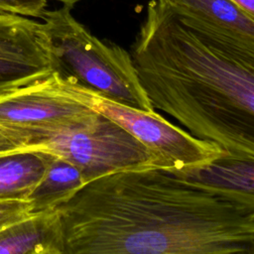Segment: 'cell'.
Instances as JSON below:
<instances>
[{
  "label": "cell",
  "mask_w": 254,
  "mask_h": 254,
  "mask_svg": "<svg viewBox=\"0 0 254 254\" xmlns=\"http://www.w3.org/2000/svg\"><path fill=\"white\" fill-rule=\"evenodd\" d=\"M24 150V147L12 129L0 125V153Z\"/></svg>",
  "instance_id": "cell-14"
},
{
  "label": "cell",
  "mask_w": 254,
  "mask_h": 254,
  "mask_svg": "<svg viewBox=\"0 0 254 254\" xmlns=\"http://www.w3.org/2000/svg\"><path fill=\"white\" fill-rule=\"evenodd\" d=\"M98 115L55 72L0 97V125L7 127L72 128L88 124Z\"/></svg>",
  "instance_id": "cell-6"
},
{
  "label": "cell",
  "mask_w": 254,
  "mask_h": 254,
  "mask_svg": "<svg viewBox=\"0 0 254 254\" xmlns=\"http://www.w3.org/2000/svg\"><path fill=\"white\" fill-rule=\"evenodd\" d=\"M10 128L24 150L41 151L74 165L85 183L121 170L153 168L147 148L101 114L86 125L72 128Z\"/></svg>",
  "instance_id": "cell-4"
},
{
  "label": "cell",
  "mask_w": 254,
  "mask_h": 254,
  "mask_svg": "<svg viewBox=\"0 0 254 254\" xmlns=\"http://www.w3.org/2000/svg\"><path fill=\"white\" fill-rule=\"evenodd\" d=\"M38 254H62L60 249L55 245L54 242L47 244Z\"/></svg>",
  "instance_id": "cell-16"
},
{
  "label": "cell",
  "mask_w": 254,
  "mask_h": 254,
  "mask_svg": "<svg viewBox=\"0 0 254 254\" xmlns=\"http://www.w3.org/2000/svg\"><path fill=\"white\" fill-rule=\"evenodd\" d=\"M51 159L52 155L36 150L0 153V201L27 200Z\"/></svg>",
  "instance_id": "cell-9"
},
{
  "label": "cell",
  "mask_w": 254,
  "mask_h": 254,
  "mask_svg": "<svg viewBox=\"0 0 254 254\" xmlns=\"http://www.w3.org/2000/svg\"><path fill=\"white\" fill-rule=\"evenodd\" d=\"M56 239L52 209L18 221L0 231V254H38Z\"/></svg>",
  "instance_id": "cell-10"
},
{
  "label": "cell",
  "mask_w": 254,
  "mask_h": 254,
  "mask_svg": "<svg viewBox=\"0 0 254 254\" xmlns=\"http://www.w3.org/2000/svg\"><path fill=\"white\" fill-rule=\"evenodd\" d=\"M53 1H57L63 4V6H67V7H73L76 3L82 1V0H53Z\"/></svg>",
  "instance_id": "cell-17"
},
{
  "label": "cell",
  "mask_w": 254,
  "mask_h": 254,
  "mask_svg": "<svg viewBox=\"0 0 254 254\" xmlns=\"http://www.w3.org/2000/svg\"><path fill=\"white\" fill-rule=\"evenodd\" d=\"M248 15L254 17V0H231Z\"/></svg>",
  "instance_id": "cell-15"
},
{
  "label": "cell",
  "mask_w": 254,
  "mask_h": 254,
  "mask_svg": "<svg viewBox=\"0 0 254 254\" xmlns=\"http://www.w3.org/2000/svg\"><path fill=\"white\" fill-rule=\"evenodd\" d=\"M52 72L50 41L42 23L0 13V97Z\"/></svg>",
  "instance_id": "cell-8"
},
{
  "label": "cell",
  "mask_w": 254,
  "mask_h": 254,
  "mask_svg": "<svg viewBox=\"0 0 254 254\" xmlns=\"http://www.w3.org/2000/svg\"><path fill=\"white\" fill-rule=\"evenodd\" d=\"M130 55L154 110L218 146L225 159L254 162V64L205 42L156 0Z\"/></svg>",
  "instance_id": "cell-2"
},
{
  "label": "cell",
  "mask_w": 254,
  "mask_h": 254,
  "mask_svg": "<svg viewBox=\"0 0 254 254\" xmlns=\"http://www.w3.org/2000/svg\"><path fill=\"white\" fill-rule=\"evenodd\" d=\"M33 215L35 214L32 213L28 200H2L0 201V231Z\"/></svg>",
  "instance_id": "cell-12"
},
{
  "label": "cell",
  "mask_w": 254,
  "mask_h": 254,
  "mask_svg": "<svg viewBox=\"0 0 254 254\" xmlns=\"http://www.w3.org/2000/svg\"><path fill=\"white\" fill-rule=\"evenodd\" d=\"M46 6L47 0H0V13L40 18Z\"/></svg>",
  "instance_id": "cell-13"
},
{
  "label": "cell",
  "mask_w": 254,
  "mask_h": 254,
  "mask_svg": "<svg viewBox=\"0 0 254 254\" xmlns=\"http://www.w3.org/2000/svg\"><path fill=\"white\" fill-rule=\"evenodd\" d=\"M40 18L50 41L53 72L120 104L155 111L129 52L93 36L72 16L71 7L44 10Z\"/></svg>",
  "instance_id": "cell-3"
},
{
  "label": "cell",
  "mask_w": 254,
  "mask_h": 254,
  "mask_svg": "<svg viewBox=\"0 0 254 254\" xmlns=\"http://www.w3.org/2000/svg\"><path fill=\"white\" fill-rule=\"evenodd\" d=\"M213 47L254 64V17L231 0H156Z\"/></svg>",
  "instance_id": "cell-7"
},
{
  "label": "cell",
  "mask_w": 254,
  "mask_h": 254,
  "mask_svg": "<svg viewBox=\"0 0 254 254\" xmlns=\"http://www.w3.org/2000/svg\"><path fill=\"white\" fill-rule=\"evenodd\" d=\"M51 209L62 254H254L253 192L193 174L121 170Z\"/></svg>",
  "instance_id": "cell-1"
},
{
  "label": "cell",
  "mask_w": 254,
  "mask_h": 254,
  "mask_svg": "<svg viewBox=\"0 0 254 254\" xmlns=\"http://www.w3.org/2000/svg\"><path fill=\"white\" fill-rule=\"evenodd\" d=\"M83 184L85 182L77 167L52 156L43 179L27 199L32 213L39 214L50 210Z\"/></svg>",
  "instance_id": "cell-11"
},
{
  "label": "cell",
  "mask_w": 254,
  "mask_h": 254,
  "mask_svg": "<svg viewBox=\"0 0 254 254\" xmlns=\"http://www.w3.org/2000/svg\"><path fill=\"white\" fill-rule=\"evenodd\" d=\"M67 84L80 102L139 140L149 151L153 168L190 173L225 159L218 146L192 137L156 111L129 107L76 84Z\"/></svg>",
  "instance_id": "cell-5"
}]
</instances>
